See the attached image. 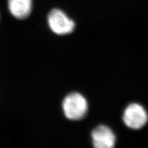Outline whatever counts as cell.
I'll return each instance as SVG.
<instances>
[{
    "label": "cell",
    "mask_w": 148,
    "mask_h": 148,
    "mask_svg": "<svg viewBox=\"0 0 148 148\" xmlns=\"http://www.w3.org/2000/svg\"><path fill=\"white\" fill-rule=\"evenodd\" d=\"M62 108L66 117L71 120H79L85 116L88 111V102L79 92H72L66 96Z\"/></svg>",
    "instance_id": "obj_1"
},
{
    "label": "cell",
    "mask_w": 148,
    "mask_h": 148,
    "mask_svg": "<svg viewBox=\"0 0 148 148\" xmlns=\"http://www.w3.org/2000/svg\"><path fill=\"white\" fill-rule=\"evenodd\" d=\"M46 21L51 31L58 35L71 34L75 27V22L58 8L52 9L48 12Z\"/></svg>",
    "instance_id": "obj_2"
},
{
    "label": "cell",
    "mask_w": 148,
    "mask_h": 148,
    "mask_svg": "<svg viewBox=\"0 0 148 148\" xmlns=\"http://www.w3.org/2000/svg\"><path fill=\"white\" fill-rule=\"evenodd\" d=\"M123 120L127 127L133 130H139L147 123L148 115L141 105L132 103L125 109Z\"/></svg>",
    "instance_id": "obj_3"
},
{
    "label": "cell",
    "mask_w": 148,
    "mask_h": 148,
    "mask_svg": "<svg viewBox=\"0 0 148 148\" xmlns=\"http://www.w3.org/2000/svg\"><path fill=\"white\" fill-rule=\"evenodd\" d=\"M92 143L96 148H112L115 144V136L109 127L101 125L91 132Z\"/></svg>",
    "instance_id": "obj_4"
},
{
    "label": "cell",
    "mask_w": 148,
    "mask_h": 148,
    "mask_svg": "<svg viewBox=\"0 0 148 148\" xmlns=\"http://www.w3.org/2000/svg\"><path fill=\"white\" fill-rule=\"evenodd\" d=\"M34 0H7L6 8L9 14L16 19L24 20L33 12Z\"/></svg>",
    "instance_id": "obj_5"
},
{
    "label": "cell",
    "mask_w": 148,
    "mask_h": 148,
    "mask_svg": "<svg viewBox=\"0 0 148 148\" xmlns=\"http://www.w3.org/2000/svg\"><path fill=\"white\" fill-rule=\"evenodd\" d=\"M0 21H1V10H0Z\"/></svg>",
    "instance_id": "obj_6"
}]
</instances>
